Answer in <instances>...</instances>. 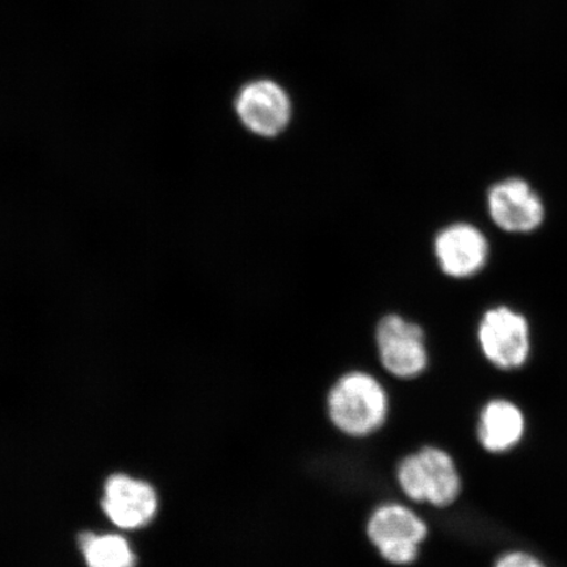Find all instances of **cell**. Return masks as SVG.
<instances>
[{
  "label": "cell",
  "instance_id": "cell-1",
  "mask_svg": "<svg viewBox=\"0 0 567 567\" xmlns=\"http://www.w3.org/2000/svg\"><path fill=\"white\" fill-rule=\"evenodd\" d=\"M330 421L343 434L365 437L386 422L389 399L372 374L354 371L342 375L328 395Z\"/></svg>",
  "mask_w": 567,
  "mask_h": 567
},
{
  "label": "cell",
  "instance_id": "cell-2",
  "mask_svg": "<svg viewBox=\"0 0 567 567\" xmlns=\"http://www.w3.org/2000/svg\"><path fill=\"white\" fill-rule=\"evenodd\" d=\"M402 492L414 502L449 507L458 498L461 478L455 461L441 449L424 446L403 458L396 472Z\"/></svg>",
  "mask_w": 567,
  "mask_h": 567
},
{
  "label": "cell",
  "instance_id": "cell-3",
  "mask_svg": "<svg viewBox=\"0 0 567 567\" xmlns=\"http://www.w3.org/2000/svg\"><path fill=\"white\" fill-rule=\"evenodd\" d=\"M367 534L385 561L406 566L420 556V547L429 535V528L413 509L389 503L372 514Z\"/></svg>",
  "mask_w": 567,
  "mask_h": 567
},
{
  "label": "cell",
  "instance_id": "cell-4",
  "mask_svg": "<svg viewBox=\"0 0 567 567\" xmlns=\"http://www.w3.org/2000/svg\"><path fill=\"white\" fill-rule=\"evenodd\" d=\"M478 342L493 365L516 370L526 364L529 357L527 319L507 307L488 310L480 323Z\"/></svg>",
  "mask_w": 567,
  "mask_h": 567
},
{
  "label": "cell",
  "instance_id": "cell-5",
  "mask_svg": "<svg viewBox=\"0 0 567 567\" xmlns=\"http://www.w3.org/2000/svg\"><path fill=\"white\" fill-rule=\"evenodd\" d=\"M375 342L382 367L395 378L414 379L427 368L429 353L420 324L401 316H386L375 330Z\"/></svg>",
  "mask_w": 567,
  "mask_h": 567
},
{
  "label": "cell",
  "instance_id": "cell-6",
  "mask_svg": "<svg viewBox=\"0 0 567 567\" xmlns=\"http://www.w3.org/2000/svg\"><path fill=\"white\" fill-rule=\"evenodd\" d=\"M237 115L248 131L259 137L279 136L292 118V103L278 83L255 81L239 91Z\"/></svg>",
  "mask_w": 567,
  "mask_h": 567
},
{
  "label": "cell",
  "instance_id": "cell-7",
  "mask_svg": "<svg viewBox=\"0 0 567 567\" xmlns=\"http://www.w3.org/2000/svg\"><path fill=\"white\" fill-rule=\"evenodd\" d=\"M487 207L493 221L505 231H534L544 221L545 209L540 196L519 177L496 183L488 190Z\"/></svg>",
  "mask_w": 567,
  "mask_h": 567
},
{
  "label": "cell",
  "instance_id": "cell-8",
  "mask_svg": "<svg viewBox=\"0 0 567 567\" xmlns=\"http://www.w3.org/2000/svg\"><path fill=\"white\" fill-rule=\"evenodd\" d=\"M434 248L442 271L455 279L478 274L488 257L487 239L471 224L450 225L437 234Z\"/></svg>",
  "mask_w": 567,
  "mask_h": 567
},
{
  "label": "cell",
  "instance_id": "cell-9",
  "mask_svg": "<svg viewBox=\"0 0 567 567\" xmlns=\"http://www.w3.org/2000/svg\"><path fill=\"white\" fill-rule=\"evenodd\" d=\"M157 494L145 482L117 474L106 482L103 507L106 516L125 529L145 526L157 512Z\"/></svg>",
  "mask_w": 567,
  "mask_h": 567
},
{
  "label": "cell",
  "instance_id": "cell-10",
  "mask_svg": "<svg viewBox=\"0 0 567 567\" xmlns=\"http://www.w3.org/2000/svg\"><path fill=\"white\" fill-rule=\"evenodd\" d=\"M526 421L519 408L506 400L488 402L482 410L478 441L487 452L503 453L522 441Z\"/></svg>",
  "mask_w": 567,
  "mask_h": 567
},
{
  "label": "cell",
  "instance_id": "cell-11",
  "mask_svg": "<svg viewBox=\"0 0 567 567\" xmlns=\"http://www.w3.org/2000/svg\"><path fill=\"white\" fill-rule=\"evenodd\" d=\"M84 557L89 567H133L134 555L125 538L86 536L83 540Z\"/></svg>",
  "mask_w": 567,
  "mask_h": 567
},
{
  "label": "cell",
  "instance_id": "cell-12",
  "mask_svg": "<svg viewBox=\"0 0 567 567\" xmlns=\"http://www.w3.org/2000/svg\"><path fill=\"white\" fill-rule=\"evenodd\" d=\"M495 567H547L534 556L524 551H512L502 556Z\"/></svg>",
  "mask_w": 567,
  "mask_h": 567
}]
</instances>
